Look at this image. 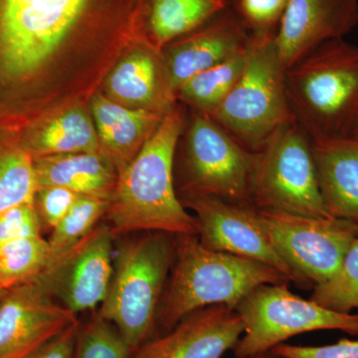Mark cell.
Masks as SVG:
<instances>
[{"label":"cell","instance_id":"cell-1","mask_svg":"<svg viewBox=\"0 0 358 358\" xmlns=\"http://www.w3.org/2000/svg\"><path fill=\"white\" fill-rule=\"evenodd\" d=\"M143 0H0V110L15 107L47 63L114 4Z\"/></svg>","mask_w":358,"mask_h":358},{"label":"cell","instance_id":"cell-2","mask_svg":"<svg viewBox=\"0 0 358 358\" xmlns=\"http://www.w3.org/2000/svg\"><path fill=\"white\" fill-rule=\"evenodd\" d=\"M185 115L171 108L138 154L117 176L106 212L114 235L164 232L197 236V223L179 199L174 157Z\"/></svg>","mask_w":358,"mask_h":358},{"label":"cell","instance_id":"cell-3","mask_svg":"<svg viewBox=\"0 0 358 358\" xmlns=\"http://www.w3.org/2000/svg\"><path fill=\"white\" fill-rule=\"evenodd\" d=\"M289 282L286 275L265 264L205 248L193 235H176L157 327L166 334L200 308L217 305L235 308L261 285Z\"/></svg>","mask_w":358,"mask_h":358},{"label":"cell","instance_id":"cell-4","mask_svg":"<svg viewBox=\"0 0 358 358\" xmlns=\"http://www.w3.org/2000/svg\"><path fill=\"white\" fill-rule=\"evenodd\" d=\"M287 96L310 138L350 136L358 117V47L345 39L320 45L288 68Z\"/></svg>","mask_w":358,"mask_h":358},{"label":"cell","instance_id":"cell-5","mask_svg":"<svg viewBox=\"0 0 358 358\" xmlns=\"http://www.w3.org/2000/svg\"><path fill=\"white\" fill-rule=\"evenodd\" d=\"M176 235L147 232L121 247L99 317L110 322L131 352L152 338L176 251Z\"/></svg>","mask_w":358,"mask_h":358},{"label":"cell","instance_id":"cell-6","mask_svg":"<svg viewBox=\"0 0 358 358\" xmlns=\"http://www.w3.org/2000/svg\"><path fill=\"white\" fill-rule=\"evenodd\" d=\"M275 32L254 33L237 83L210 117L252 152L285 124L296 121L287 96L286 67Z\"/></svg>","mask_w":358,"mask_h":358},{"label":"cell","instance_id":"cell-7","mask_svg":"<svg viewBox=\"0 0 358 358\" xmlns=\"http://www.w3.org/2000/svg\"><path fill=\"white\" fill-rule=\"evenodd\" d=\"M255 155L250 181L255 208L331 218L320 193L310 136L298 122L275 131Z\"/></svg>","mask_w":358,"mask_h":358},{"label":"cell","instance_id":"cell-8","mask_svg":"<svg viewBox=\"0 0 358 358\" xmlns=\"http://www.w3.org/2000/svg\"><path fill=\"white\" fill-rule=\"evenodd\" d=\"M289 284H264L252 289L234 308L244 324L235 357L271 352L299 334L341 331L358 336V313L329 310L289 291Z\"/></svg>","mask_w":358,"mask_h":358},{"label":"cell","instance_id":"cell-9","mask_svg":"<svg viewBox=\"0 0 358 358\" xmlns=\"http://www.w3.org/2000/svg\"><path fill=\"white\" fill-rule=\"evenodd\" d=\"M255 155L210 115L195 113L183 150L180 201L192 197H213L231 203L252 205L250 181Z\"/></svg>","mask_w":358,"mask_h":358},{"label":"cell","instance_id":"cell-10","mask_svg":"<svg viewBox=\"0 0 358 358\" xmlns=\"http://www.w3.org/2000/svg\"><path fill=\"white\" fill-rule=\"evenodd\" d=\"M259 212L278 253L307 289L336 274L353 240L358 237V226L343 219Z\"/></svg>","mask_w":358,"mask_h":358},{"label":"cell","instance_id":"cell-11","mask_svg":"<svg viewBox=\"0 0 358 358\" xmlns=\"http://www.w3.org/2000/svg\"><path fill=\"white\" fill-rule=\"evenodd\" d=\"M192 209L202 246L275 268L301 289L307 287L278 253L260 212L252 205L231 203L213 197L182 200Z\"/></svg>","mask_w":358,"mask_h":358},{"label":"cell","instance_id":"cell-12","mask_svg":"<svg viewBox=\"0 0 358 358\" xmlns=\"http://www.w3.org/2000/svg\"><path fill=\"white\" fill-rule=\"evenodd\" d=\"M114 237L108 224H98L40 274L53 298L71 312L102 305L114 270Z\"/></svg>","mask_w":358,"mask_h":358},{"label":"cell","instance_id":"cell-13","mask_svg":"<svg viewBox=\"0 0 358 358\" xmlns=\"http://www.w3.org/2000/svg\"><path fill=\"white\" fill-rule=\"evenodd\" d=\"M77 322L76 313L53 298L40 275L4 289L0 298V358H25Z\"/></svg>","mask_w":358,"mask_h":358},{"label":"cell","instance_id":"cell-14","mask_svg":"<svg viewBox=\"0 0 358 358\" xmlns=\"http://www.w3.org/2000/svg\"><path fill=\"white\" fill-rule=\"evenodd\" d=\"M244 331L241 317L227 306H211L183 317L173 329L150 338L131 358H221Z\"/></svg>","mask_w":358,"mask_h":358},{"label":"cell","instance_id":"cell-15","mask_svg":"<svg viewBox=\"0 0 358 358\" xmlns=\"http://www.w3.org/2000/svg\"><path fill=\"white\" fill-rule=\"evenodd\" d=\"M358 25V0H288L275 41L286 69Z\"/></svg>","mask_w":358,"mask_h":358},{"label":"cell","instance_id":"cell-16","mask_svg":"<svg viewBox=\"0 0 358 358\" xmlns=\"http://www.w3.org/2000/svg\"><path fill=\"white\" fill-rule=\"evenodd\" d=\"M251 33L229 6L210 20L167 44L166 68L176 90L186 81L249 48Z\"/></svg>","mask_w":358,"mask_h":358},{"label":"cell","instance_id":"cell-17","mask_svg":"<svg viewBox=\"0 0 358 358\" xmlns=\"http://www.w3.org/2000/svg\"><path fill=\"white\" fill-rule=\"evenodd\" d=\"M320 193L331 217L358 226V136L310 138Z\"/></svg>","mask_w":358,"mask_h":358},{"label":"cell","instance_id":"cell-18","mask_svg":"<svg viewBox=\"0 0 358 358\" xmlns=\"http://www.w3.org/2000/svg\"><path fill=\"white\" fill-rule=\"evenodd\" d=\"M34 159L37 185L58 186L82 195L110 200L117 176L109 159L100 152L69 154Z\"/></svg>","mask_w":358,"mask_h":358},{"label":"cell","instance_id":"cell-19","mask_svg":"<svg viewBox=\"0 0 358 358\" xmlns=\"http://www.w3.org/2000/svg\"><path fill=\"white\" fill-rule=\"evenodd\" d=\"M92 110L99 138L120 171L136 157L166 115L157 110H131L101 95L94 96Z\"/></svg>","mask_w":358,"mask_h":358},{"label":"cell","instance_id":"cell-20","mask_svg":"<svg viewBox=\"0 0 358 358\" xmlns=\"http://www.w3.org/2000/svg\"><path fill=\"white\" fill-rule=\"evenodd\" d=\"M108 90L117 100L129 105L157 106L162 112L171 110L174 95L169 78H162L154 56L136 50L117 64L107 82Z\"/></svg>","mask_w":358,"mask_h":358},{"label":"cell","instance_id":"cell-21","mask_svg":"<svg viewBox=\"0 0 358 358\" xmlns=\"http://www.w3.org/2000/svg\"><path fill=\"white\" fill-rule=\"evenodd\" d=\"M21 143L33 159L50 155L94 154L100 138L93 122L81 109H72L55 119L28 129Z\"/></svg>","mask_w":358,"mask_h":358},{"label":"cell","instance_id":"cell-22","mask_svg":"<svg viewBox=\"0 0 358 358\" xmlns=\"http://www.w3.org/2000/svg\"><path fill=\"white\" fill-rule=\"evenodd\" d=\"M230 6L226 0H148V35L159 48L203 25Z\"/></svg>","mask_w":358,"mask_h":358},{"label":"cell","instance_id":"cell-23","mask_svg":"<svg viewBox=\"0 0 358 358\" xmlns=\"http://www.w3.org/2000/svg\"><path fill=\"white\" fill-rule=\"evenodd\" d=\"M15 134L0 129V214L34 202L38 189L34 159Z\"/></svg>","mask_w":358,"mask_h":358},{"label":"cell","instance_id":"cell-24","mask_svg":"<svg viewBox=\"0 0 358 358\" xmlns=\"http://www.w3.org/2000/svg\"><path fill=\"white\" fill-rule=\"evenodd\" d=\"M248 49L190 78L176 93L181 100L196 108L197 112L211 115L241 76Z\"/></svg>","mask_w":358,"mask_h":358},{"label":"cell","instance_id":"cell-25","mask_svg":"<svg viewBox=\"0 0 358 358\" xmlns=\"http://www.w3.org/2000/svg\"><path fill=\"white\" fill-rule=\"evenodd\" d=\"M50 261L48 240L25 237L0 245V289H8L35 279Z\"/></svg>","mask_w":358,"mask_h":358},{"label":"cell","instance_id":"cell-26","mask_svg":"<svg viewBox=\"0 0 358 358\" xmlns=\"http://www.w3.org/2000/svg\"><path fill=\"white\" fill-rule=\"evenodd\" d=\"M108 206L109 200L92 196L79 197L65 217L52 230L48 239L49 263L87 236L106 215Z\"/></svg>","mask_w":358,"mask_h":358},{"label":"cell","instance_id":"cell-27","mask_svg":"<svg viewBox=\"0 0 358 358\" xmlns=\"http://www.w3.org/2000/svg\"><path fill=\"white\" fill-rule=\"evenodd\" d=\"M310 300L341 313L358 308V237L353 240L336 274L313 287Z\"/></svg>","mask_w":358,"mask_h":358},{"label":"cell","instance_id":"cell-28","mask_svg":"<svg viewBox=\"0 0 358 358\" xmlns=\"http://www.w3.org/2000/svg\"><path fill=\"white\" fill-rule=\"evenodd\" d=\"M131 353L117 329L98 315L80 327L74 358H131Z\"/></svg>","mask_w":358,"mask_h":358},{"label":"cell","instance_id":"cell-29","mask_svg":"<svg viewBox=\"0 0 358 358\" xmlns=\"http://www.w3.org/2000/svg\"><path fill=\"white\" fill-rule=\"evenodd\" d=\"M288 0H233L240 20L251 34L277 31Z\"/></svg>","mask_w":358,"mask_h":358},{"label":"cell","instance_id":"cell-30","mask_svg":"<svg viewBox=\"0 0 358 358\" xmlns=\"http://www.w3.org/2000/svg\"><path fill=\"white\" fill-rule=\"evenodd\" d=\"M82 195L58 186L40 187L35 195L34 204L42 230L51 231L60 223L71 207Z\"/></svg>","mask_w":358,"mask_h":358},{"label":"cell","instance_id":"cell-31","mask_svg":"<svg viewBox=\"0 0 358 358\" xmlns=\"http://www.w3.org/2000/svg\"><path fill=\"white\" fill-rule=\"evenodd\" d=\"M42 226L34 202L0 214V245L20 238L41 236Z\"/></svg>","mask_w":358,"mask_h":358},{"label":"cell","instance_id":"cell-32","mask_svg":"<svg viewBox=\"0 0 358 358\" xmlns=\"http://www.w3.org/2000/svg\"><path fill=\"white\" fill-rule=\"evenodd\" d=\"M272 352L286 358H358V341L345 338L334 345L322 346L282 343L273 348Z\"/></svg>","mask_w":358,"mask_h":358},{"label":"cell","instance_id":"cell-33","mask_svg":"<svg viewBox=\"0 0 358 358\" xmlns=\"http://www.w3.org/2000/svg\"><path fill=\"white\" fill-rule=\"evenodd\" d=\"M80 322L73 324L25 358H74Z\"/></svg>","mask_w":358,"mask_h":358},{"label":"cell","instance_id":"cell-34","mask_svg":"<svg viewBox=\"0 0 358 358\" xmlns=\"http://www.w3.org/2000/svg\"><path fill=\"white\" fill-rule=\"evenodd\" d=\"M237 358V357H235ZM243 358H286L282 357L281 355H275V353L273 352L272 350L271 352L260 353V355H253V357H243Z\"/></svg>","mask_w":358,"mask_h":358},{"label":"cell","instance_id":"cell-35","mask_svg":"<svg viewBox=\"0 0 358 358\" xmlns=\"http://www.w3.org/2000/svg\"><path fill=\"white\" fill-rule=\"evenodd\" d=\"M350 136H358V117L357 120V122H355V127H353L352 133H350Z\"/></svg>","mask_w":358,"mask_h":358},{"label":"cell","instance_id":"cell-36","mask_svg":"<svg viewBox=\"0 0 358 358\" xmlns=\"http://www.w3.org/2000/svg\"><path fill=\"white\" fill-rule=\"evenodd\" d=\"M4 289H0V298H1L2 294H3Z\"/></svg>","mask_w":358,"mask_h":358},{"label":"cell","instance_id":"cell-37","mask_svg":"<svg viewBox=\"0 0 358 358\" xmlns=\"http://www.w3.org/2000/svg\"><path fill=\"white\" fill-rule=\"evenodd\" d=\"M226 1L229 2V3L231 4V2H232V1H233V0H226Z\"/></svg>","mask_w":358,"mask_h":358}]
</instances>
